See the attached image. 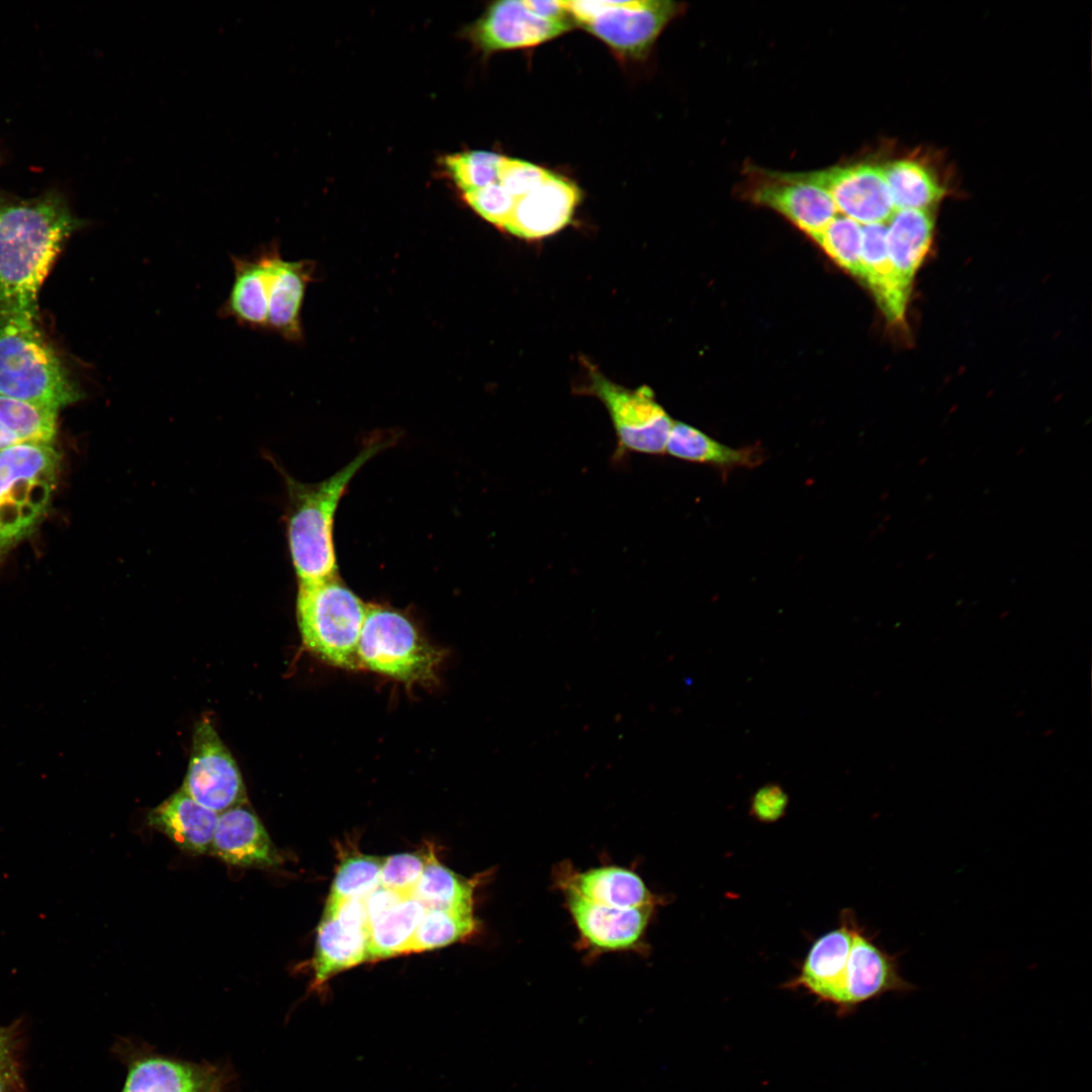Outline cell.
Masks as SVG:
<instances>
[{"label":"cell","mask_w":1092,"mask_h":1092,"mask_svg":"<svg viewBox=\"0 0 1092 1092\" xmlns=\"http://www.w3.org/2000/svg\"><path fill=\"white\" fill-rule=\"evenodd\" d=\"M83 223L57 190L23 198L0 189V316L38 321V291Z\"/></svg>","instance_id":"1"},{"label":"cell","mask_w":1092,"mask_h":1092,"mask_svg":"<svg viewBox=\"0 0 1092 1092\" xmlns=\"http://www.w3.org/2000/svg\"><path fill=\"white\" fill-rule=\"evenodd\" d=\"M393 443L391 437L372 440L348 464L317 483L284 476L288 495L286 535L298 584L338 576L334 521L340 500L360 468Z\"/></svg>","instance_id":"2"},{"label":"cell","mask_w":1092,"mask_h":1092,"mask_svg":"<svg viewBox=\"0 0 1092 1092\" xmlns=\"http://www.w3.org/2000/svg\"><path fill=\"white\" fill-rule=\"evenodd\" d=\"M0 394L58 412L83 397L39 321L0 316Z\"/></svg>","instance_id":"3"},{"label":"cell","mask_w":1092,"mask_h":1092,"mask_svg":"<svg viewBox=\"0 0 1092 1092\" xmlns=\"http://www.w3.org/2000/svg\"><path fill=\"white\" fill-rule=\"evenodd\" d=\"M367 605L338 576L298 584L296 615L305 648L327 663L360 668L359 638Z\"/></svg>","instance_id":"4"},{"label":"cell","mask_w":1092,"mask_h":1092,"mask_svg":"<svg viewBox=\"0 0 1092 1092\" xmlns=\"http://www.w3.org/2000/svg\"><path fill=\"white\" fill-rule=\"evenodd\" d=\"M53 444L22 442L0 452V551L28 535L46 513L59 471Z\"/></svg>","instance_id":"5"},{"label":"cell","mask_w":1092,"mask_h":1092,"mask_svg":"<svg viewBox=\"0 0 1092 1092\" xmlns=\"http://www.w3.org/2000/svg\"><path fill=\"white\" fill-rule=\"evenodd\" d=\"M357 657L360 668L406 685L433 682L441 659L407 616L380 605L367 606Z\"/></svg>","instance_id":"6"},{"label":"cell","mask_w":1092,"mask_h":1092,"mask_svg":"<svg viewBox=\"0 0 1092 1092\" xmlns=\"http://www.w3.org/2000/svg\"><path fill=\"white\" fill-rule=\"evenodd\" d=\"M574 24L599 37L617 53L645 57L664 27L682 10L668 0L566 1Z\"/></svg>","instance_id":"7"},{"label":"cell","mask_w":1092,"mask_h":1092,"mask_svg":"<svg viewBox=\"0 0 1092 1092\" xmlns=\"http://www.w3.org/2000/svg\"><path fill=\"white\" fill-rule=\"evenodd\" d=\"M587 376L583 392L597 397L605 405L617 437V456L665 453L674 421L657 402L649 386L627 388L589 364Z\"/></svg>","instance_id":"8"},{"label":"cell","mask_w":1092,"mask_h":1092,"mask_svg":"<svg viewBox=\"0 0 1092 1092\" xmlns=\"http://www.w3.org/2000/svg\"><path fill=\"white\" fill-rule=\"evenodd\" d=\"M744 174L742 194L747 200L779 212L811 239L838 213L827 190L810 172H777L749 166Z\"/></svg>","instance_id":"9"},{"label":"cell","mask_w":1092,"mask_h":1092,"mask_svg":"<svg viewBox=\"0 0 1092 1092\" xmlns=\"http://www.w3.org/2000/svg\"><path fill=\"white\" fill-rule=\"evenodd\" d=\"M181 790L217 814L247 802L237 762L209 719H202L195 726Z\"/></svg>","instance_id":"10"},{"label":"cell","mask_w":1092,"mask_h":1092,"mask_svg":"<svg viewBox=\"0 0 1092 1092\" xmlns=\"http://www.w3.org/2000/svg\"><path fill=\"white\" fill-rule=\"evenodd\" d=\"M126 1076L120 1092H225V1068L166 1056L146 1045L124 1042Z\"/></svg>","instance_id":"11"},{"label":"cell","mask_w":1092,"mask_h":1092,"mask_svg":"<svg viewBox=\"0 0 1092 1092\" xmlns=\"http://www.w3.org/2000/svg\"><path fill=\"white\" fill-rule=\"evenodd\" d=\"M564 905L577 930V945L587 957L606 952L646 953V933L655 907L614 908L562 894Z\"/></svg>","instance_id":"12"},{"label":"cell","mask_w":1092,"mask_h":1092,"mask_svg":"<svg viewBox=\"0 0 1092 1092\" xmlns=\"http://www.w3.org/2000/svg\"><path fill=\"white\" fill-rule=\"evenodd\" d=\"M810 174L827 190L837 212L861 225L886 223L895 211L880 165L856 162Z\"/></svg>","instance_id":"13"},{"label":"cell","mask_w":1092,"mask_h":1092,"mask_svg":"<svg viewBox=\"0 0 1092 1092\" xmlns=\"http://www.w3.org/2000/svg\"><path fill=\"white\" fill-rule=\"evenodd\" d=\"M573 24L540 17L523 0H503L491 3L464 34L478 50L491 54L540 44L568 31Z\"/></svg>","instance_id":"14"},{"label":"cell","mask_w":1092,"mask_h":1092,"mask_svg":"<svg viewBox=\"0 0 1092 1092\" xmlns=\"http://www.w3.org/2000/svg\"><path fill=\"white\" fill-rule=\"evenodd\" d=\"M261 263L260 294L267 314V331L290 341L301 339L300 310L310 276L307 262L281 258L275 244L256 252Z\"/></svg>","instance_id":"15"},{"label":"cell","mask_w":1092,"mask_h":1092,"mask_svg":"<svg viewBox=\"0 0 1092 1092\" xmlns=\"http://www.w3.org/2000/svg\"><path fill=\"white\" fill-rule=\"evenodd\" d=\"M553 884L562 894H572L594 904L614 908H642L662 905L664 898L652 893L634 871L618 866H602L578 871L564 860L555 867Z\"/></svg>","instance_id":"16"},{"label":"cell","mask_w":1092,"mask_h":1092,"mask_svg":"<svg viewBox=\"0 0 1092 1092\" xmlns=\"http://www.w3.org/2000/svg\"><path fill=\"white\" fill-rule=\"evenodd\" d=\"M899 957L880 947L857 923L844 973L841 1015H848L860 1004L886 993L903 994L915 990V986L900 974Z\"/></svg>","instance_id":"17"},{"label":"cell","mask_w":1092,"mask_h":1092,"mask_svg":"<svg viewBox=\"0 0 1092 1092\" xmlns=\"http://www.w3.org/2000/svg\"><path fill=\"white\" fill-rule=\"evenodd\" d=\"M856 925L854 913L844 910L839 926L812 944L798 975L786 988H802L819 1002L833 1005L841 1015L844 973Z\"/></svg>","instance_id":"18"},{"label":"cell","mask_w":1092,"mask_h":1092,"mask_svg":"<svg viewBox=\"0 0 1092 1092\" xmlns=\"http://www.w3.org/2000/svg\"><path fill=\"white\" fill-rule=\"evenodd\" d=\"M578 187L553 173L540 185L515 199L504 229L524 240H540L565 228L580 201Z\"/></svg>","instance_id":"19"},{"label":"cell","mask_w":1092,"mask_h":1092,"mask_svg":"<svg viewBox=\"0 0 1092 1092\" xmlns=\"http://www.w3.org/2000/svg\"><path fill=\"white\" fill-rule=\"evenodd\" d=\"M210 852L242 868H274L281 862L261 820L245 805L218 814Z\"/></svg>","instance_id":"20"},{"label":"cell","mask_w":1092,"mask_h":1092,"mask_svg":"<svg viewBox=\"0 0 1092 1092\" xmlns=\"http://www.w3.org/2000/svg\"><path fill=\"white\" fill-rule=\"evenodd\" d=\"M886 223L862 226L860 280L890 324L903 325L910 290L899 279L887 251Z\"/></svg>","instance_id":"21"},{"label":"cell","mask_w":1092,"mask_h":1092,"mask_svg":"<svg viewBox=\"0 0 1092 1092\" xmlns=\"http://www.w3.org/2000/svg\"><path fill=\"white\" fill-rule=\"evenodd\" d=\"M218 814L181 789L153 808L148 824L164 833L180 849L193 853L210 852Z\"/></svg>","instance_id":"22"},{"label":"cell","mask_w":1092,"mask_h":1092,"mask_svg":"<svg viewBox=\"0 0 1092 1092\" xmlns=\"http://www.w3.org/2000/svg\"><path fill=\"white\" fill-rule=\"evenodd\" d=\"M368 933L369 929L347 924L325 909L316 931L311 988H322L340 972L368 962Z\"/></svg>","instance_id":"23"},{"label":"cell","mask_w":1092,"mask_h":1092,"mask_svg":"<svg viewBox=\"0 0 1092 1092\" xmlns=\"http://www.w3.org/2000/svg\"><path fill=\"white\" fill-rule=\"evenodd\" d=\"M887 251L892 265L903 283L911 291L916 272L929 252L934 216L930 210H895L887 221Z\"/></svg>","instance_id":"24"},{"label":"cell","mask_w":1092,"mask_h":1092,"mask_svg":"<svg viewBox=\"0 0 1092 1092\" xmlns=\"http://www.w3.org/2000/svg\"><path fill=\"white\" fill-rule=\"evenodd\" d=\"M665 452L684 461L709 464L722 469L751 468L764 459V451L759 445L732 448L681 422L673 423Z\"/></svg>","instance_id":"25"},{"label":"cell","mask_w":1092,"mask_h":1092,"mask_svg":"<svg viewBox=\"0 0 1092 1092\" xmlns=\"http://www.w3.org/2000/svg\"><path fill=\"white\" fill-rule=\"evenodd\" d=\"M895 210H931L945 195L936 173L924 162L899 159L882 166Z\"/></svg>","instance_id":"26"},{"label":"cell","mask_w":1092,"mask_h":1092,"mask_svg":"<svg viewBox=\"0 0 1092 1092\" xmlns=\"http://www.w3.org/2000/svg\"><path fill=\"white\" fill-rule=\"evenodd\" d=\"M483 875L465 879L444 866L429 848L428 859L412 897L427 909L473 910L474 892Z\"/></svg>","instance_id":"27"},{"label":"cell","mask_w":1092,"mask_h":1092,"mask_svg":"<svg viewBox=\"0 0 1092 1092\" xmlns=\"http://www.w3.org/2000/svg\"><path fill=\"white\" fill-rule=\"evenodd\" d=\"M427 908L406 897L369 926L368 962L412 952L417 929Z\"/></svg>","instance_id":"28"},{"label":"cell","mask_w":1092,"mask_h":1092,"mask_svg":"<svg viewBox=\"0 0 1092 1092\" xmlns=\"http://www.w3.org/2000/svg\"><path fill=\"white\" fill-rule=\"evenodd\" d=\"M480 922L473 910L427 909L417 929L412 952L432 950L476 934Z\"/></svg>","instance_id":"29"},{"label":"cell","mask_w":1092,"mask_h":1092,"mask_svg":"<svg viewBox=\"0 0 1092 1092\" xmlns=\"http://www.w3.org/2000/svg\"><path fill=\"white\" fill-rule=\"evenodd\" d=\"M58 411L0 394V424L22 442L53 444Z\"/></svg>","instance_id":"30"},{"label":"cell","mask_w":1092,"mask_h":1092,"mask_svg":"<svg viewBox=\"0 0 1092 1092\" xmlns=\"http://www.w3.org/2000/svg\"><path fill=\"white\" fill-rule=\"evenodd\" d=\"M383 859L358 851L342 856L328 900L363 899L380 885Z\"/></svg>","instance_id":"31"},{"label":"cell","mask_w":1092,"mask_h":1092,"mask_svg":"<svg viewBox=\"0 0 1092 1092\" xmlns=\"http://www.w3.org/2000/svg\"><path fill=\"white\" fill-rule=\"evenodd\" d=\"M822 250L841 268L860 278L862 226L858 222L836 215L831 222L813 239Z\"/></svg>","instance_id":"32"},{"label":"cell","mask_w":1092,"mask_h":1092,"mask_svg":"<svg viewBox=\"0 0 1092 1092\" xmlns=\"http://www.w3.org/2000/svg\"><path fill=\"white\" fill-rule=\"evenodd\" d=\"M503 156L487 151H468L446 155L442 164L454 184L471 192L497 182Z\"/></svg>","instance_id":"33"},{"label":"cell","mask_w":1092,"mask_h":1092,"mask_svg":"<svg viewBox=\"0 0 1092 1092\" xmlns=\"http://www.w3.org/2000/svg\"><path fill=\"white\" fill-rule=\"evenodd\" d=\"M425 851L402 852L383 859L380 885L406 896H412L428 859Z\"/></svg>","instance_id":"34"},{"label":"cell","mask_w":1092,"mask_h":1092,"mask_svg":"<svg viewBox=\"0 0 1092 1092\" xmlns=\"http://www.w3.org/2000/svg\"><path fill=\"white\" fill-rule=\"evenodd\" d=\"M468 205L482 218L504 229L514 204V197L498 183L463 193Z\"/></svg>","instance_id":"35"},{"label":"cell","mask_w":1092,"mask_h":1092,"mask_svg":"<svg viewBox=\"0 0 1092 1092\" xmlns=\"http://www.w3.org/2000/svg\"><path fill=\"white\" fill-rule=\"evenodd\" d=\"M551 173L531 162L503 156L497 182L517 199L540 185Z\"/></svg>","instance_id":"36"},{"label":"cell","mask_w":1092,"mask_h":1092,"mask_svg":"<svg viewBox=\"0 0 1092 1092\" xmlns=\"http://www.w3.org/2000/svg\"><path fill=\"white\" fill-rule=\"evenodd\" d=\"M788 803V795L781 786L767 784L752 796L750 814L760 822H776L785 815Z\"/></svg>","instance_id":"37"},{"label":"cell","mask_w":1092,"mask_h":1092,"mask_svg":"<svg viewBox=\"0 0 1092 1092\" xmlns=\"http://www.w3.org/2000/svg\"><path fill=\"white\" fill-rule=\"evenodd\" d=\"M406 895L398 893L394 890L385 888L381 885L376 887L372 892L363 898L368 926L377 921L380 917L386 914L389 910L395 907Z\"/></svg>","instance_id":"38"},{"label":"cell","mask_w":1092,"mask_h":1092,"mask_svg":"<svg viewBox=\"0 0 1092 1092\" xmlns=\"http://www.w3.org/2000/svg\"><path fill=\"white\" fill-rule=\"evenodd\" d=\"M526 7L534 14L555 21H572V18L567 10L566 1L562 0H550V1H536V0H523ZM574 23V22H573Z\"/></svg>","instance_id":"39"},{"label":"cell","mask_w":1092,"mask_h":1092,"mask_svg":"<svg viewBox=\"0 0 1092 1092\" xmlns=\"http://www.w3.org/2000/svg\"><path fill=\"white\" fill-rule=\"evenodd\" d=\"M12 1056V1036L7 1028L0 1027V1073H16Z\"/></svg>","instance_id":"40"},{"label":"cell","mask_w":1092,"mask_h":1092,"mask_svg":"<svg viewBox=\"0 0 1092 1092\" xmlns=\"http://www.w3.org/2000/svg\"><path fill=\"white\" fill-rule=\"evenodd\" d=\"M22 441L0 424V452Z\"/></svg>","instance_id":"41"},{"label":"cell","mask_w":1092,"mask_h":1092,"mask_svg":"<svg viewBox=\"0 0 1092 1092\" xmlns=\"http://www.w3.org/2000/svg\"><path fill=\"white\" fill-rule=\"evenodd\" d=\"M15 1078L16 1073H0V1092H8Z\"/></svg>","instance_id":"42"},{"label":"cell","mask_w":1092,"mask_h":1092,"mask_svg":"<svg viewBox=\"0 0 1092 1092\" xmlns=\"http://www.w3.org/2000/svg\"><path fill=\"white\" fill-rule=\"evenodd\" d=\"M0 553H1V551H0Z\"/></svg>","instance_id":"43"}]
</instances>
